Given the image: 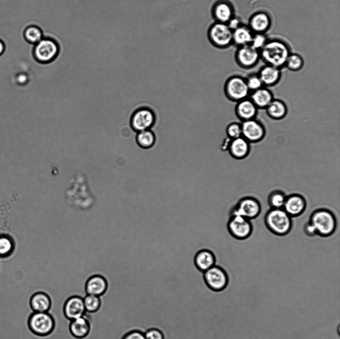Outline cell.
Listing matches in <instances>:
<instances>
[{"label":"cell","instance_id":"1","mask_svg":"<svg viewBox=\"0 0 340 339\" xmlns=\"http://www.w3.org/2000/svg\"><path fill=\"white\" fill-rule=\"evenodd\" d=\"M260 59L265 64L281 69L285 67L291 52L288 44L278 38L268 39L259 51Z\"/></svg>","mask_w":340,"mask_h":339},{"label":"cell","instance_id":"2","mask_svg":"<svg viewBox=\"0 0 340 339\" xmlns=\"http://www.w3.org/2000/svg\"><path fill=\"white\" fill-rule=\"evenodd\" d=\"M308 222L314 228L316 236L321 237L332 236L337 227V219L335 214L325 208L315 210L311 214Z\"/></svg>","mask_w":340,"mask_h":339},{"label":"cell","instance_id":"3","mask_svg":"<svg viewBox=\"0 0 340 339\" xmlns=\"http://www.w3.org/2000/svg\"><path fill=\"white\" fill-rule=\"evenodd\" d=\"M264 221L267 229L278 236L287 235L292 228V218L282 208H270L265 213Z\"/></svg>","mask_w":340,"mask_h":339},{"label":"cell","instance_id":"4","mask_svg":"<svg viewBox=\"0 0 340 339\" xmlns=\"http://www.w3.org/2000/svg\"><path fill=\"white\" fill-rule=\"evenodd\" d=\"M26 324L32 334L41 337L50 334L55 327L54 318L48 312L32 311L27 317Z\"/></svg>","mask_w":340,"mask_h":339},{"label":"cell","instance_id":"5","mask_svg":"<svg viewBox=\"0 0 340 339\" xmlns=\"http://www.w3.org/2000/svg\"><path fill=\"white\" fill-rule=\"evenodd\" d=\"M224 92L227 98L234 103L248 97L250 93L245 78L237 75L230 76L226 79Z\"/></svg>","mask_w":340,"mask_h":339},{"label":"cell","instance_id":"6","mask_svg":"<svg viewBox=\"0 0 340 339\" xmlns=\"http://www.w3.org/2000/svg\"><path fill=\"white\" fill-rule=\"evenodd\" d=\"M227 227L229 235L238 240L247 239L253 232L251 220L235 214H230Z\"/></svg>","mask_w":340,"mask_h":339},{"label":"cell","instance_id":"7","mask_svg":"<svg viewBox=\"0 0 340 339\" xmlns=\"http://www.w3.org/2000/svg\"><path fill=\"white\" fill-rule=\"evenodd\" d=\"M208 38L215 47L225 48L232 44V31L227 23L215 22L209 27Z\"/></svg>","mask_w":340,"mask_h":339},{"label":"cell","instance_id":"8","mask_svg":"<svg viewBox=\"0 0 340 339\" xmlns=\"http://www.w3.org/2000/svg\"><path fill=\"white\" fill-rule=\"evenodd\" d=\"M59 50V46L55 41L49 38L43 37L34 45L33 55L37 62L47 64L56 58Z\"/></svg>","mask_w":340,"mask_h":339},{"label":"cell","instance_id":"9","mask_svg":"<svg viewBox=\"0 0 340 339\" xmlns=\"http://www.w3.org/2000/svg\"><path fill=\"white\" fill-rule=\"evenodd\" d=\"M261 205L259 201L253 196L240 198L231 208L230 214L241 216L250 220L255 219L260 214Z\"/></svg>","mask_w":340,"mask_h":339},{"label":"cell","instance_id":"10","mask_svg":"<svg viewBox=\"0 0 340 339\" xmlns=\"http://www.w3.org/2000/svg\"><path fill=\"white\" fill-rule=\"evenodd\" d=\"M203 279L207 286L215 292L224 290L228 283V276L226 271L217 265L203 272Z\"/></svg>","mask_w":340,"mask_h":339},{"label":"cell","instance_id":"11","mask_svg":"<svg viewBox=\"0 0 340 339\" xmlns=\"http://www.w3.org/2000/svg\"><path fill=\"white\" fill-rule=\"evenodd\" d=\"M155 115L152 109L147 107L136 109L131 114L129 123L135 132L150 129L155 122Z\"/></svg>","mask_w":340,"mask_h":339},{"label":"cell","instance_id":"12","mask_svg":"<svg viewBox=\"0 0 340 339\" xmlns=\"http://www.w3.org/2000/svg\"><path fill=\"white\" fill-rule=\"evenodd\" d=\"M235 59L237 64L242 68H253L260 59L259 51L250 44L238 47L235 52Z\"/></svg>","mask_w":340,"mask_h":339},{"label":"cell","instance_id":"13","mask_svg":"<svg viewBox=\"0 0 340 339\" xmlns=\"http://www.w3.org/2000/svg\"><path fill=\"white\" fill-rule=\"evenodd\" d=\"M242 137L251 143L261 141L266 135L264 125L256 118L241 122Z\"/></svg>","mask_w":340,"mask_h":339},{"label":"cell","instance_id":"14","mask_svg":"<svg viewBox=\"0 0 340 339\" xmlns=\"http://www.w3.org/2000/svg\"><path fill=\"white\" fill-rule=\"evenodd\" d=\"M86 312L82 296L72 295L66 300L63 305V313L68 320L72 321L81 317Z\"/></svg>","mask_w":340,"mask_h":339},{"label":"cell","instance_id":"15","mask_svg":"<svg viewBox=\"0 0 340 339\" xmlns=\"http://www.w3.org/2000/svg\"><path fill=\"white\" fill-rule=\"evenodd\" d=\"M307 207L305 198L298 193H292L287 195L283 209L292 218L301 215Z\"/></svg>","mask_w":340,"mask_h":339},{"label":"cell","instance_id":"16","mask_svg":"<svg viewBox=\"0 0 340 339\" xmlns=\"http://www.w3.org/2000/svg\"><path fill=\"white\" fill-rule=\"evenodd\" d=\"M271 24L272 18L270 14L266 11L260 10L251 15L247 26L253 33L265 34Z\"/></svg>","mask_w":340,"mask_h":339},{"label":"cell","instance_id":"17","mask_svg":"<svg viewBox=\"0 0 340 339\" xmlns=\"http://www.w3.org/2000/svg\"><path fill=\"white\" fill-rule=\"evenodd\" d=\"M232 4L227 0H218L213 5L212 14L216 22L227 23L235 15Z\"/></svg>","mask_w":340,"mask_h":339},{"label":"cell","instance_id":"18","mask_svg":"<svg viewBox=\"0 0 340 339\" xmlns=\"http://www.w3.org/2000/svg\"><path fill=\"white\" fill-rule=\"evenodd\" d=\"M235 103L234 113L241 122L255 118L258 109L249 97Z\"/></svg>","mask_w":340,"mask_h":339},{"label":"cell","instance_id":"19","mask_svg":"<svg viewBox=\"0 0 340 339\" xmlns=\"http://www.w3.org/2000/svg\"><path fill=\"white\" fill-rule=\"evenodd\" d=\"M250 143L243 137L231 139L228 152L233 159L241 160L246 158L250 152Z\"/></svg>","mask_w":340,"mask_h":339},{"label":"cell","instance_id":"20","mask_svg":"<svg viewBox=\"0 0 340 339\" xmlns=\"http://www.w3.org/2000/svg\"><path fill=\"white\" fill-rule=\"evenodd\" d=\"M264 86L270 87L277 85L281 80V69L265 64L257 73Z\"/></svg>","mask_w":340,"mask_h":339},{"label":"cell","instance_id":"21","mask_svg":"<svg viewBox=\"0 0 340 339\" xmlns=\"http://www.w3.org/2000/svg\"><path fill=\"white\" fill-rule=\"evenodd\" d=\"M194 262L197 269L203 273L216 265V257L212 251L204 249L196 253L194 256Z\"/></svg>","mask_w":340,"mask_h":339},{"label":"cell","instance_id":"22","mask_svg":"<svg viewBox=\"0 0 340 339\" xmlns=\"http://www.w3.org/2000/svg\"><path fill=\"white\" fill-rule=\"evenodd\" d=\"M107 288V281L101 274H96L90 276L85 284V292L87 294L101 296L105 293Z\"/></svg>","mask_w":340,"mask_h":339},{"label":"cell","instance_id":"23","mask_svg":"<svg viewBox=\"0 0 340 339\" xmlns=\"http://www.w3.org/2000/svg\"><path fill=\"white\" fill-rule=\"evenodd\" d=\"M29 305L33 312H47L51 308V300L46 293L37 291L30 297Z\"/></svg>","mask_w":340,"mask_h":339},{"label":"cell","instance_id":"24","mask_svg":"<svg viewBox=\"0 0 340 339\" xmlns=\"http://www.w3.org/2000/svg\"><path fill=\"white\" fill-rule=\"evenodd\" d=\"M248 97L258 109H265L274 98L271 90L264 86L250 92Z\"/></svg>","mask_w":340,"mask_h":339},{"label":"cell","instance_id":"25","mask_svg":"<svg viewBox=\"0 0 340 339\" xmlns=\"http://www.w3.org/2000/svg\"><path fill=\"white\" fill-rule=\"evenodd\" d=\"M69 330L73 336L81 339L86 337L90 330V324L84 316L73 320L69 324Z\"/></svg>","mask_w":340,"mask_h":339},{"label":"cell","instance_id":"26","mask_svg":"<svg viewBox=\"0 0 340 339\" xmlns=\"http://www.w3.org/2000/svg\"><path fill=\"white\" fill-rule=\"evenodd\" d=\"M253 34L247 25L242 24L232 31V44L237 47L250 44Z\"/></svg>","mask_w":340,"mask_h":339},{"label":"cell","instance_id":"27","mask_svg":"<svg viewBox=\"0 0 340 339\" xmlns=\"http://www.w3.org/2000/svg\"><path fill=\"white\" fill-rule=\"evenodd\" d=\"M267 115L271 119L279 120L284 118L288 113L286 103L282 100L274 98L265 109Z\"/></svg>","mask_w":340,"mask_h":339},{"label":"cell","instance_id":"28","mask_svg":"<svg viewBox=\"0 0 340 339\" xmlns=\"http://www.w3.org/2000/svg\"><path fill=\"white\" fill-rule=\"evenodd\" d=\"M155 136L151 129L136 132L135 140L141 148L148 149L152 147L155 142Z\"/></svg>","mask_w":340,"mask_h":339},{"label":"cell","instance_id":"29","mask_svg":"<svg viewBox=\"0 0 340 339\" xmlns=\"http://www.w3.org/2000/svg\"><path fill=\"white\" fill-rule=\"evenodd\" d=\"M25 40L29 43L35 45L44 37L41 29L34 25H31L25 28L23 32Z\"/></svg>","mask_w":340,"mask_h":339},{"label":"cell","instance_id":"30","mask_svg":"<svg viewBox=\"0 0 340 339\" xmlns=\"http://www.w3.org/2000/svg\"><path fill=\"white\" fill-rule=\"evenodd\" d=\"M286 196L285 193L281 190H275L272 191L269 194L267 198V203L270 208H283Z\"/></svg>","mask_w":340,"mask_h":339},{"label":"cell","instance_id":"31","mask_svg":"<svg viewBox=\"0 0 340 339\" xmlns=\"http://www.w3.org/2000/svg\"><path fill=\"white\" fill-rule=\"evenodd\" d=\"M304 65L302 57L295 53H291L289 55L285 67L291 71L296 72L302 69Z\"/></svg>","mask_w":340,"mask_h":339},{"label":"cell","instance_id":"32","mask_svg":"<svg viewBox=\"0 0 340 339\" xmlns=\"http://www.w3.org/2000/svg\"><path fill=\"white\" fill-rule=\"evenodd\" d=\"M84 306L86 312L94 313L100 308L101 299L100 296L86 294L83 297Z\"/></svg>","mask_w":340,"mask_h":339},{"label":"cell","instance_id":"33","mask_svg":"<svg viewBox=\"0 0 340 339\" xmlns=\"http://www.w3.org/2000/svg\"><path fill=\"white\" fill-rule=\"evenodd\" d=\"M226 135L231 139L242 136L241 123L236 121L229 122L226 128Z\"/></svg>","mask_w":340,"mask_h":339},{"label":"cell","instance_id":"34","mask_svg":"<svg viewBox=\"0 0 340 339\" xmlns=\"http://www.w3.org/2000/svg\"><path fill=\"white\" fill-rule=\"evenodd\" d=\"M247 87L250 92L263 86V84L257 73H252L245 78Z\"/></svg>","mask_w":340,"mask_h":339},{"label":"cell","instance_id":"35","mask_svg":"<svg viewBox=\"0 0 340 339\" xmlns=\"http://www.w3.org/2000/svg\"><path fill=\"white\" fill-rule=\"evenodd\" d=\"M13 248L11 240L7 237H0V256L9 254Z\"/></svg>","mask_w":340,"mask_h":339},{"label":"cell","instance_id":"36","mask_svg":"<svg viewBox=\"0 0 340 339\" xmlns=\"http://www.w3.org/2000/svg\"><path fill=\"white\" fill-rule=\"evenodd\" d=\"M267 39L265 34L254 33L250 45L256 49L260 51L265 44Z\"/></svg>","mask_w":340,"mask_h":339},{"label":"cell","instance_id":"37","mask_svg":"<svg viewBox=\"0 0 340 339\" xmlns=\"http://www.w3.org/2000/svg\"><path fill=\"white\" fill-rule=\"evenodd\" d=\"M145 339H165L161 330L157 328H150L144 332Z\"/></svg>","mask_w":340,"mask_h":339},{"label":"cell","instance_id":"38","mask_svg":"<svg viewBox=\"0 0 340 339\" xmlns=\"http://www.w3.org/2000/svg\"><path fill=\"white\" fill-rule=\"evenodd\" d=\"M121 339H145V338L143 332L134 329L126 333Z\"/></svg>","mask_w":340,"mask_h":339},{"label":"cell","instance_id":"39","mask_svg":"<svg viewBox=\"0 0 340 339\" xmlns=\"http://www.w3.org/2000/svg\"><path fill=\"white\" fill-rule=\"evenodd\" d=\"M227 24L229 28L233 31L243 23L241 19L239 17L236 16L235 15Z\"/></svg>","mask_w":340,"mask_h":339},{"label":"cell","instance_id":"40","mask_svg":"<svg viewBox=\"0 0 340 339\" xmlns=\"http://www.w3.org/2000/svg\"><path fill=\"white\" fill-rule=\"evenodd\" d=\"M304 233L309 237H314L316 236V233L313 226L308 221L303 227Z\"/></svg>","mask_w":340,"mask_h":339},{"label":"cell","instance_id":"41","mask_svg":"<svg viewBox=\"0 0 340 339\" xmlns=\"http://www.w3.org/2000/svg\"><path fill=\"white\" fill-rule=\"evenodd\" d=\"M5 46L4 42L0 39V56L2 55L5 51Z\"/></svg>","mask_w":340,"mask_h":339}]
</instances>
